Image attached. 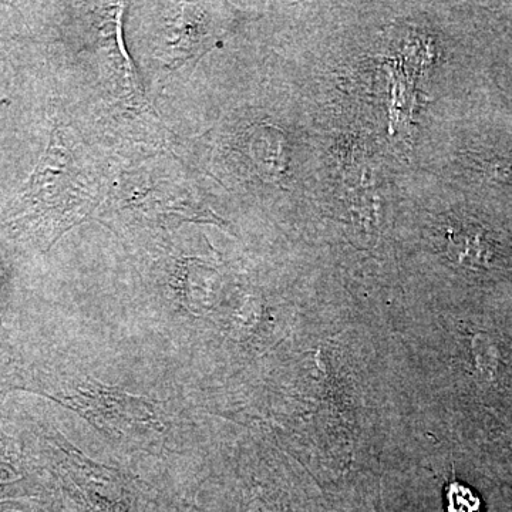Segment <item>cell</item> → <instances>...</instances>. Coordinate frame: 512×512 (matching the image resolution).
Listing matches in <instances>:
<instances>
[{"label":"cell","instance_id":"cell-3","mask_svg":"<svg viewBox=\"0 0 512 512\" xmlns=\"http://www.w3.org/2000/svg\"><path fill=\"white\" fill-rule=\"evenodd\" d=\"M447 512H480L481 500L470 487L451 483L447 488Z\"/></svg>","mask_w":512,"mask_h":512},{"label":"cell","instance_id":"cell-1","mask_svg":"<svg viewBox=\"0 0 512 512\" xmlns=\"http://www.w3.org/2000/svg\"><path fill=\"white\" fill-rule=\"evenodd\" d=\"M100 188L80 151L55 128L46 156L23 195L25 217L52 231V241L79 224L99 204Z\"/></svg>","mask_w":512,"mask_h":512},{"label":"cell","instance_id":"cell-2","mask_svg":"<svg viewBox=\"0 0 512 512\" xmlns=\"http://www.w3.org/2000/svg\"><path fill=\"white\" fill-rule=\"evenodd\" d=\"M205 9L198 5H177L164 23L163 59L168 66H178L204 52L210 42V22Z\"/></svg>","mask_w":512,"mask_h":512}]
</instances>
